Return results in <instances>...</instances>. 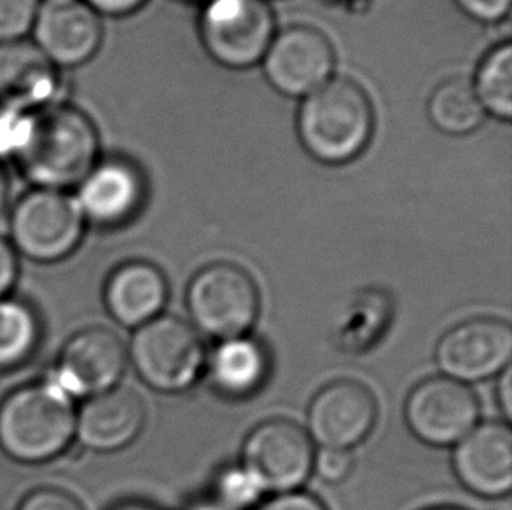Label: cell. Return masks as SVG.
<instances>
[{
	"mask_svg": "<svg viewBox=\"0 0 512 510\" xmlns=\"http://www.w3.org/2000/svg\"><path fill=\"white\" fill-rule=\"evenodd\" d=\"M98 149L91 119L70 105L53 104L34 112L32 133L18 163L35 187L67 191L97 165Z\"/></svg>",
	"mask_w": 512,
	"mask_h": 510,
	"instance_id": "1",
	"label": "cell"
},
{
	"mask_svg": "<svg viewBox=\"0 0 512 510\" xmlns=\"http://www.w3.org/2000/svg\"><path fill=\"white\" fill-rule=\"evenodd\" d=\"M74 400L49 381L21 386L0 404V448L21 463L62 455L76 437Z\"/></svg>",
	"mask_w": 512,
	"mask_h": 510,
	"instance_id": "2",
	"label": "cell"
},
{
	"mask_svg": "<svg viewBox=\"0 0 512 510\" xmlns=\"http://www.w3.org/2000/svg\"><path fill=\"white\" fill-rule=\"evenodd\" d=\"M374 126L371 102L359 84L336 79L305 98L298 131L306 151L326 165H341L366 149Z\"/></svg>",
	"mask_w": 512,
	"mask_h": 510,
	"instance_id": "3",
	"label": "cell"
},
{
	"mask_svg": "<svg viewBox=\"0 0 512 510\" xmlns=\"http://www.w3.org/2000/svg\"><path fill=\"white\" fill-rule=\"evenodd\" d=\"M86 228L74 196L35 187L9 214L14 250L37 262L62 261L81 243Z\"/></svg>",
	"mask_w": 512,
	"mask_h": 510,
	"instance_id": "4",
	"label": "cell"
},
{
	"mask_svg": "<svg viewBox=\"0 0 512 510\" xmlns=\"http://www.w3.org/2000/svg\"><path fill=\"white\" fill-rule=\"evenodd\" d=\"M194 325L212 338H243L259 315V292L245 269L217 262L201 269L187 289Z\"/></svg>",
	"mask_w": 512,
	"mask_h": 510,
	"instance_id": "5",
	"label": "cell"
},
{
	"mask_svg": "<svg viewBox=\"0 0 512 510\" xmlns=\"http://www.w3.org/2000/svg\"><path fill=\"white\" fill-rule=\"evenodd\" d=\"M135 371L158 392L187 390L198 380L205 350L198 332L184 320L158 317L139 327L130 346Z\"/></svg>",
	"mask_w": 512,
	"mask_h": 510,
	"instance_id": "6",
	"label": "cell"
},
{
	"mask_svg": "<svg viewBox=\"0 0 512 510\" xmlns=\"http://www.w3.org/2000/svg\"><path fill=\"white\" fill-rule=\"evenodd\" d=\"M264 0H212L201 16V39L215 62L247 69L263 60L275 37Z\"/></svg>",
	"mask_w": 512,
	"mask_h": 510,
	"instance_id": "7",
	"label": "cell"
},
{
	"mask_svg": "<svg viewBox=\"0 0 512 510\" xmlns=\"http://www.w3.org/2000/svg\"><path fill=\"white\" fill-rule=\"evenodd\" d=\"M243 472L257 488L291 493L310 477L315 451L310 437L287 420L266 421L243 444Z\"/></svg>",
	"mask_w": 512,
	"mask_h": 510,
	"instance_id": "8",
	"label": "cell"
},
{
	"mask_svg": "<svg viewBox=\"0 0 512 510\" xmlns=\"http://www.w3.org/2000/svg\"><path fill=\"white\" fill-rule=\"evenodd\" d=\"M126 359L125 345L114 332L90 327L67 341L46 381L72 400L90 399L118 386Z\"/></svg>",
	"mask_w": 512,
	"mask_h": 510,
	"instance_id": "9",
	"label": "cell"
},
{
	"mask_svg": "<svg viewBox=\"0 0 512 510\" xmlns=\"http://www.w3.org/2000/svg\"><path fill=\"white\" fill-rule=\"evenodd\" d=\"M478 420L479 402L471 388L446 376L423 381L406 402L408 427L432 446L458 444Z\"/></svg>",
	"mask_w": 512,
	"mask_h": 510,
	"instance_id": "10",
	"label": "cell"
},
{
	"mask_svg": "<svg viewBox=\"0 0 512 510\" xmlns=\"http://www.w3.org/2000/svg\"><path fill=\"white\" fill-rule=\"evenodd\" d=\"M511 357V325L497 318H474L453 327L436 350L439 369L446 378L460 383L488 380L502 373Z\"/></svg>",
	"mask_w": 512,
	"mask_h": 510,
	"instance_id": "11",
	"label": "cell"
},
{
	"mask_svg": "<svg viewBox=\"0 0 512 510\" xmlns=\"http://www.w3.org/2000/svg\"><path fill=\"white\" fill-rule=\"evenodd\" d=\"M263 63L275 90L289 97H308L331 81L333 46L315 28H287L273 37Z\"/></svg>",
	"mask_w": 512,
	"mask_h": 510,
	"instance_id": "12",
	"label": "cell"
},
{
	"mask_svg": "<svg viewBox=\"0 0 512 510\" xmlns=\"http://www.w3.org/2000/svg\"><path fill=\"white\" fill-rule=\"evenodd\" d=\"M34 44L58 67H79L97 55L102 21L84 0H42L35 18Z\"/></svg>",
	"mask_w": 512,
	"mask_h": 510,
	"instance_id": "13",
	"label": "cell"
},
{
	"mask_svg": "<svg viewBox=\"0 0 512 510\" xmlns=\"http://www.w3.org/2000/svg\"><path fill=\"white\" fill-rule=\"evenodd\" d=\"M376 400L357 381H336L320 390L308 409V430L322 448L357 446L373 430Z\"/></svg>",
	"mask_w": 512,
	"mask_h": 510,
	"instance_id": "14",
	"label": "cell"
},
{
	"mask_svg": "<svg viewBox=\"0 0 512 510\" xmlns=\"http://www.w3.org/2000/svg\"><path fill=\"white\" fill-rule=\"evenodd\" d=\"M453 467L458 481L479 497L499 498L512 488V434L507 425L485 423L458 442Z\"/></svg>",
	"mask_w": 512,
	"mask_h": 510,
	"instance_id": "15",
	"label": "cell"
},
{
	"mask_svg": "<svg viewBox=\"0 0 512 510\" xmlns=\"http://www.w3.org/2000/svg\"><path fill=\"white\" fill-rule=\"evenodd\" d=\"M84 221L97 226H119L137 214L144 200V180L123 159L97 163L77 186L74 196Z\"/></svg>",
	"mask_w": 512,
	"mask_h": 510,
	"instance_id": "16",
	"label": "cell"
},
{
	"mask_svg": "<svg viewBox=\"0 0 512 510\" xmlns=\"http://www.w3.org/2000/svg\"><path fill=\"white\" fill-rule=\"evenodd\" d=\"M146 425V407L128 388H111L86 399L77 411L76 437L86 448L112 453L130 446Z\"/></svg>",
	"mask_w": 512,
	"mask_h": 510,
	"instance_id": "17",
	"label": "cell"
},
{
	"mask_svg": "<svg viewBox=\"0 0 512 510\" xmlns=\"http://www.w3.org/2000/svg\"><path fill=\"white\" fill-rule=\"evenodd\" d=\"M58 69L34 42L0 44V105L37 112L58 104Z\"/></svg>",
	"mask_w": 512,
	"mask_h": 510,
	"instance_id": "18",
	"label": "cell"
},
{
	"mask_svg": "<svg viewBox=\"0 0 512 510\" xmlns=\"http://www.w3.org/2000/svg\"><path fill=\"white\" fill-rule=\"evenodd\" d=\"M167 299V278L151 262H126L105 287L107 310L126 327H142L160 317Z\"/></svg>",
	"mask_w": 512,
	"mask_h": 510,
	"instance_id": "19",
	"label": "cell"
},
{
	"mask_svg": "<svg viewBox=\"0 0 512 510\" xmlns=\"http://www.w3.org/2000/svg\"><path fill=\"white\" fill-rule=\"evenodd\" d=\"M214 385L229 397H245L263 385L268 357L261 345L247 338L222 341L208 362Z\"/></svg>",
	"mask_w": 512,
	"mask_h": 510,
	"instance_id": "20",
	"label": "cell"
},
{
	"mask_svg": "<svg viewBox=\"0 0 512 510\" xmlns=\"http://www.w3.org/2000/svg\"><path fill=\"white\" fill-rule=\"evenodd\" d=\"M429 118L437 130L448 135H467L485 118L474 86L465 79H450L441 84L429 100Z\"/></svg>",
	"mask_w": 512,
	"mask_h": 510,
	"instance_id": "21",
	"label": "cell"
},
{
	"mask_svg": "<svg viewBox=\"0 0 512 510\" xmlns=\"http://www.w3.org/2000/svg\"><path fill=\"white\" fill-rule=\"evenodd\" d=\"M39 317L27 303L0 297V369L25 364L39 345Z\"/></svg>",
	"mask_w": 512,
	"mask_h": 510,
	"instance_id": "22",
	"label": "cell"
},
{
	"mask_svg": "<svg viewBox=\"0 0 512 510\" xmlns=\"http://www.w3.org/2000/svg\"><path fill=\"white\" fill-rule=\"evenodd\" d=\"M474 91L485 111L495 118H512V48L502 44L486 56L478 70Z\"/></svg>",
	"mask_w": 512,
	"mask_h": 510,
	"instance_id": "23",
	"label": "cell"
},
{
	"mask_svg": "<svg viewBox=\"0 0 512 510\" xmlns=\"http://www.w3.org/2000/svg\"><path fill=\"white\" fill-rule=\"evenodd\" d=\"M34 125V112L0 105V165L16 159L25 151Z\"/></svg>",
	"mask_w": 512,
	"mask_h": 510,
	"instance_id": "24",
	"label": "cell"
},
{
	"mask_svg": "<svg viewBox=\"0 0 512 510\" xmlns=\"http://www.w3.org/2000/svg\"><path fill=\"white\" fill-rule=\"evenodd\" d=\"M41 0H0V44L23 41L34 28Z\"/></svg>",
	"mask_w": 512,
	"mask_h": 510,
	"instance_id": "25",
	"label": "cell"
},
{
	"mask_svg": "<svg viewBox=\"0 0 512 510\" xmlns=\"http://www.w3.org/2000/svg\"><path fill=\"white\" fill-rule=\"evenodd\" d=\"M219 488L222 500L231 507H249L261 495V490L252 483V479L243 472V469L226 472L222 476Z\"/></svg>",
	"mask_w": 512,
	"mask_h": 510,
	"instance_id": "26",
	"label": "cell"
},
{
	"mask_svg": "<svg viewBox=\"0 0 512 510\" xmlns=\"http://www.w3.org/2000/svg\"><path fill=\"white\" fill-rule=\"evenodd\" d=\"M313 469L317 470V476L322 481L341 483L352 472L353 458L346 449L322 448L313 460Z\"/></svg>",
	"mask_w": 512,
	"mask_h": 510,
	"instance_id": "27",
	"label": "cell"
},
{
	"mask_svg": "<svg viewBox=\"0 0 512 510\" xmlns=\"http://www.w3.org/2000/svg\"><path fill=\"white\" fill-rule=\"evenodd\" d=\"M18 510H86L69 491L60 488H39L32 491Z\"/></svg>",
	"mask_w": 512,
	"mask_h": 510,
	"instance_id": "28",
	"label": "cell"
},
{
	"mask_svg": "<svg viewBox=\"0 0 512 510\" xmlns=\"http://www.w3.org/2000/svg\"><path fill=\"white\" fill-rule=\"evenodd\" d=\"M464 13L479 21H499L506 18L511 0H455Z\"/></svg>",
	"mask_w": 512,
	"mask_h": 510,
	"instance_id": "29",
	"label": "cell"
},
{
	"mask_svg": "<svg viewBox=\"0 0 512 510\" xmlns=\"http://www.w3.org/2000/svg\"><path fill=\"white\" fill-rule=\"evenodd\" d=\"M261 510H327L324 504L306 493H282L261 507Z\"/></svg>",
	"mask_w": 512,
	"mask_h": 510,
	"instance_id": "30",
	"label": "cell"
},
{
	"mask_svg": "<svg viewBox=\"0 0 512 510\" xmlns=\"http://www.w3.org/2000/svg\"><path fill=\"white\" fill-rule=\"evenodd\" d=\"M18 276V259L13 245L0 236V297H6Z\"/></svg>",
	"mask_w": 512,
	"mask_h": 510,
	"instance_id": "31",
	"label": "cell"
},
{
	"mask_svg": "<svg viewBox=\"0 0 512 510\" xmlns=\"http://www.w3.org/2000/svg\"><path fill=\"white\" fill-rule=\"evenodd\" d=\"M98 14L123 16L137 11L146 0H84Z\"/></svg>",
	"mask_w": 512,
	"mask_h": 510,
	"instance_id": "32",
	"label": "cell"
},
{
	"mask_svg": "<svg viewBox=\"0 0 512 510\" xmlns=\"http://www.w3.org/2000/svg\"><path fill=\"white\" fill-rule=\"evenodd\" d=\"M499 402L502 411L507 418H511L512 413V373L511 367H506L502 371L499 381Z\"/></svg>",
	"mask_w": 512,
	"mask_h": 510,
	"instance_id": "33",
	"label": "cell"
},
{
	"mask_svg": "<svg viewBox=\"0 0 512 510\" xmlns=\"http://www.w3.org/2000/svg\"><path fill=\"white\" fill-rule=\"evenodd\" d=\"M7 203H9V179L0 165V217L6 214Z\"/></svg>",
	"mask_w": 512,
	"mask_h": 510,
	"instance_id": "34",
	"label": "cell"
},
{
	"mask_svg": "<svg viewBox=\"0 0 512 510\" xmlns=\"http://www.w3.org/2000/svg\"><path fill=\"white\" fill-rule=\"evenodd\" d=\"M118 510H154V509H149V507H146V505L132 504V505H125V507H121V509H118Z\"/></svg>",
	"mask_w": 512,
	"mask_h": 510,
	"instance_id": "35",
	"label": "cell"
},
{
	"mask_svg": "<svg viewBox=\"0 0 512 510\" xmlns=\"http://www.w3.org/2000/svg\"><path fill=\"white\" fill-rule=\"evenodd\" d=\"M430 510H458V509H450V507H443V509H430Z\"/></svg>",
	"mask_w": 512,
	"mask_h": 510,
	"instance_id": "36",
	"label": "cell"
},
{
	"mask_svg": "<svg viewBox=\"0 0 512 510\" xmlns=\"http://www.w3.org/2000/svg\"><path fill=\"white\" fill-rule=\"evenodd\" d=\"M201 510H215V509H201Z\"/></svg>",
	"mask_w": 512,
	"mask_h": 510,
	"instance_id": "37",
	"label": "cell"
},
{
	"mask_svg": "<svg viewBox=\"0 0 512 510\" xmlns=\"http://www.w3.org/2000/svg\"><path fill=\"white\" fill-rule=\"evenodd\" d=\"M41 2H42V0H41Z\"/></svg>",
	"mask_w": 512,
	"mask_h": 510,
	"instance_id": "38",
	"label": "cell"
}]
</instances>
